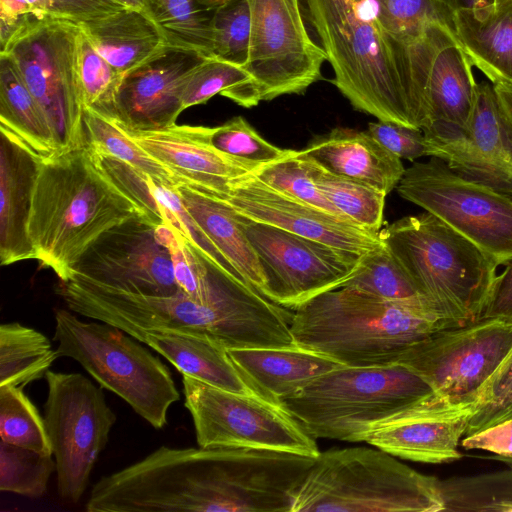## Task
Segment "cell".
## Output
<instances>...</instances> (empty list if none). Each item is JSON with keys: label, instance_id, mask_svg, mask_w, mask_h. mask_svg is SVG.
<instances>
[{"label": "cell", "instance_id": "obj_1", "mask_svg": "<svg viewBox=\"0 0 512 512\" xmlns=\"http://www.w3.org/2000/svg\"><path fill=\"white\" fill-rule=\"evenodd\" d=\"M70 311L121 330H171L209 339L227 350L295 347L281 306L237 280L207 302L184 294L147 296L73 277L56 286Z\"/></svg>", "mask_w": 512, "mask_h": 512}, {"label": "cell", "instance_id": "obj_2", "mask_svg": "<svg viewBox=\"0 0 512 512\" xmlns=\"http://www.w3.org/2000/svg\"><path fill=\"white\" fill-rule=\"evenodd\" d=\"M307 21L331 65L333 84L357 111L422 129L428 106L411 45L391 37L369 0H302Z\"/></svg>", "mask_w": 512, "mask_h": 512}, {"label": "cell", "instance_id": "obj_3", "mask_svg": "<svg viewBox=\"0 0 512 512\" xmlns=\"http://www.w3.org/2000/svg\"><path fill=\"white\" fill-rule=\"evenodd\" d=\"M137 216L146 217L103 171L87 145L45 158L28 222L35 260L67 282L100 236Z\"/></svg>", "mask_w": 512, "mask_h": 512}, {"label": "cell", "instance_id": "obj_4", "mask_svg": "<svg viewBox=\"0 0 512 512\" xmlns=\"http://www.w3.org/2000/svg\"><path fill=\"white\" fill-rule=\"evenodd\" d=\"M294 310L290 329L298 347L354 367L397 363L416 343L461 326L428 308L348 287L321 293Z\"/></svg>", "mask_w": 512, "mask_h": 512}, {"label": "cell", "instance_id": "obj_5", "mask_svg": "<svg viewBox=\"0 0 512 512\" xmlns=\"http://www.w3.org/2000/svg\"><path fill=\"white\" fill-rule=\"evenodd\" d=\"M381 242L419 293L457 325L480 319L497 276V261L429 212L379 231Z\"/></svg>", "mask_w": 512, "mask_h": 512}, {"label": "cell", "instance_id": "obj_6", "mask_svg": "<svg viewBox=\"0 0 512 512\" xmlns=\"http://www.w3.org/2000/svg\"><path fill=\"white\" fill-rule=\"evenodd\" d=\"M434 393L400 363L342 365L282 398L279 405L315 439L362 442L371 430Z\"/></svg>", "mask_w": 512, "mask_h": 512}, {"label": "cell", "instance_id": "obj_7", "mask_svg": "<svg viewBox=\"0 0 512 512\" xmlns=\"http://www.w3.org/2000/svg\"><path fill=\"white\" fill-rule=\"evenodd\" d=\"M438 482L379 448L331 449L315 458L291 512H440Z\"/></svg>", "mask_w": 512, "mask_h": 512}, {"label": "cell", "instance_id": "obj_8", "mask_svg": "<svg viewBox=\"0 0 512 512\" xmlns=\"http://www.w3.org/2000/svg\"><path fill=\"white\" fill-rule=\"evenodd\" d=\"M58 357L77 361L156 429L167 424L180 394L167 366L137 339L102 321H82L65 309L54 314Z\"/></svg>", "mask_w": 512, "mask_h": 512}, {"label": "cell", "instance_id": "obj_9", "mask_svg": "<svg viewBox=\"0 0 512 512\" xmlns=\"http://www.w3.org/2000/svg\"><path fill=\"white\" fill-rule=\"evenodd\" d=\"M81 31L78 23L49 18L20 32L0 52L15 62L51 127L59 153L86 145L78 75Z\"/></svg>", "mask_w": 512, "mask_h": 512}, {"label": "cell", "instance_id": "obj_10", "mask_svg": "<svg viewBox=\"0 0 512 512\" xmlns=\"http://www.w3.org/2000/svg\"><path fill=\"white\" fill-rule=\"evenodd\" d=\"M396 188L403 199L445 222L499 266L512 260V196L459 175L436 157L405 169Z\"/></svg>", "mask_w": 512, "mask_h": 512}, {"label": "cell", "instance_id": "obj_11", "mask_svg": "<svg viewBox=\"0 0 512 512\" xmlns=\"http://www.w3.org/2000/svg\"><path fill=\"white\" fill-rule=\"evenodd\" d=\"M44 422L55 457L59 497L77 503L105 448L116 415L101 386L80 373L45 374Z\"/></svg>", "mask_w": 512, "mask_h": 512}, {"label": "cell", "instance_id": "obj_12", "mask_svg": "<svg viewBox=\"0 0 512 512\" xmlns=\"http://www.w3.org/2000/svg\"><path fill=\"white\" fill-rule=\"evenodd\" d=\"M185 406L200 447H249L317 457L315 438L280 405L182 375Z\"/></svg>", "mask_w": 512, "mask_h": 512}, {"label": "cell", "instance_id": "obj_13", "mask_svg": "<svg viewBox=\"0 0 512 512\" xmlns=\"http://www.w3.org/2000/svg\"><path fill=\"white\" fill-rule=\"evenodd\" d=\"M512 348V321L480 319L444 329L408 348L398 359L435 394L455 404L475 405Z\"/></svg>", "mask_w": 512, "mask_h": 512}, {"label": "cell", "instance_id": "obj_14", "mask_svg": "<svg viewBox=\"0 0 512 512\" xmlns=\"http://www.w3.org/2000/svg\"><path fill=\"white\" fill-rule=\"evenodd\" d=\"M251 14L245 65L261 101L302 94L321 77L326 60L306 25L302 0H248Z\"/></svg>", "mask_w": 512, "mask_h": 512}, {"label": "cell", "instance_id": "obj_15", "mask_svg": "<svg viewBox=\"0 0 512 512\" xmlns=\"http://www.w3.org/2000/svg\"><path fill=\"white\" fill-rule=\"evenodd\" d=\"M235 214L258 258L263 296L279 306L296 309L357 269L361 255Z\"/></svg>", "mask_w": 512, "mask_h": 512}, {"label": "cell", "instance_id": "obj_16", "mask_svg": "<svg viewBox=\"0 0 512 512\" xmlns=\"http://www.w3.org/2000/svg\"><path fill=\"white\" fill-rule=\"evenodd\" d=\"M427 154L453 171L512 196V135L493 83L476 86L467 128L433 122L422 129Z\"/></svg>", "mask_w": 512, "mask_h": 512}, {"label": "cell", "instance_id": "obj_17", "mask_svg": "<svg viewBox=\"0 0 512 512\" xmlns=\"http://www.w3.org/2000/svg\"><path fill=\"white\" fill-rule=\"evenodd\" d=\"M73 277L147 296L182 294L169 252L157 240L155 226L144 216L100 236L75 264Z\"/></svg>", "mask_w": 512, "mask_h": 512}, {"label": "cell", "instance_id": "obj_18", "mask_svg": "<svg viewBox=\"0 0 512 512\" xmlns=\"http://www.w3.org/2000/svg\"><path fill=\"white\" fill-rule=\"evenodd\" d=\"M208 194L243 217L358 255L382 244L379 232L288 196L253 173L233 179L223 190Z\"/></svg>", "mask_w": 512, "mask_h": 512}, {"label": "cell", "instance_id": "obj_19", "mask_svg": "<svg viewBox=\"0 0 512 512\" xmlns=\"http://www.w3.org/2000/svg\"><path fill=\"white\" fill-rule=\"evenodd\" d=\"M207 57L166 46L127 72L118 88L110 118L130 131H155L176 125L185 110L183 94L189 76Z\"/></svg>", "mask_w": 512, "mask_h": 512}, {"label": "cell", "instance_id": "obj_20", "mask_svg": "<svg viewBox=\"0 0 512 512\" xmlns=\"http://www.w3.org/2000/svg\"><path fill=\"white\" fill-rule=\"evenodd\" d=\"M475 405L455 404L437 394L371 430L363 439L410 461L441 464L462 457L458 450Z\"/></svg>", "mask_w": 512, "mask_h": 512}, {"label": "cell", "instance_id": "obj_21", "mask_svg": "<svg viewBox=\"0 0 512 512\" xmlns=\"http://www.w3.org/2000/svg\"><path fill=\"white\" fill-rule=\"evenodd\" d=\"M411 54L428 106L426 126L446 122L466 129L477 83L473 65L454 34L441 25H431L411 45Z\"/></svg>", "mask_w": 512, "mask_h": 512}, {"label": "cell", "instance_id": "obj_22", "mask_svg": "<svg viewBox=\"0 0 512 512\" xmlns=\"http://www.w3.org/2000/svg\"><path fill=\"white\" fill-rule=\"evenodd\" d=\"M116 125L161 163L179 184L206 193H217L229 181L258 168L212 147L204 137L203 126L174 125L155 131H130Z\"/></svg>", "mask_w": 512, "mask_h": 512}, {"label": "cell", "instance_id": "obj_23", "mask_svg": "<svg viewBox=\"0 0 512 512\" xmlns=\"http://www.w3.org/2000/svg\"><path fill=\"white\" fill-rule=\"evenodd\" d=\"M43 158L0 126V261L7 266L35 260L28 222Z\"/></svg>", "mask_w": 512, "mask_h": 512}, {"label": "cell", "instance_id": "obj_24", "mask_svg": "<svg viewBox=\"0 0 512 512\" xmlns=\"http://www.w3.org/2000/svg\"><path fill=\"white\" fill-rule=\"evenodd\" d=\"M92 152L103 171L142 210L153 226L157 227L161 224L172 226L212 265L226 275L246 284L190 215L177 190V185L161 183L121 160Z\"/></svg>", "mask_w": 512, "mask_h": 512}, {"label": "cell", "instance_id": "obj_25", "mask_svg": "<svg viewBox=\"0 0 512 512\" xmlns=\"http://www.w3.org/2000/svg\"><path fill=\"white\" fill-rule=\"evenodd\" d=\"M305 154L323 169L370 186L386 196L405 173L399 157L381 145L368 131L337 127L317 136Z\"/></svg>", "mask_w": 512, "mask_h": 512}, {"label": "cell", "instance_id": "obj_26", "mask_svg": "<svg viewBox=\"0 0 512 512\" xmlns=\"http://www.w3.org/2000/svg\"><path fill=\"white\" fill-rule=\"evenodd\" d=\"M248 387L259 397L279 401L304 388L318 376L342 366L321 354L295 347L228 350Z\"/></svg>", "mask_w": 512, "mask_h": 512}, {"label": "cell", "instance_id": "obj_27", "mask_svg": "<svg viewBox=\"0 0 512 512\" xmlns=\"http://www.w3.org/2000/svg\"><path fill=\"white\" fill-rule=\"evenodd\" d=\"M123 331L158 352L182 375L224 390L255 394L237 371L228 350L209 339L171 330L128 327Z\"/></svg>", "mask_w": 512, "mask_h": 512}, {"label": "cell", "instance_id": "obj_28", "mask_svg": "<svg viewBox=\"0 0 512 512\" xmlns=\"http://www.w3.org/2000/svg\"><path fill=\"white\" fill-rule=\"evenodd\" d=\"M454 36L472 65L495 85L512 88V0L454 15Z\"/></svg>", "mask_w": 512, "mask_h": 512}, {"label": "cell", "instance_id": "obj_29", "mask_svg": "<svg viewBox=\"0 0 512 512\" xmlns=\"http://www.w3.org/2000/svg\"><path fill=\"white\" fill-rule=\"evenodd\" d=\"M94 48L123 76L168 46L162 32L142 10H121L79 23Z\"/></svg>", "mask_w": 512, "mask_h": 512}, {"label": "cell", "instance_id": "obj_30", "mask_svg": "<svg viewBox=\"0 0 512 512\" xmlns=\"http://www.w3.org/2000/svg\"><path fill=\"white\" fill-rule=\"evenodd\" d=\"M177 190L184 206L204 233L245 283L263 296L262 270L235 212L220 199L198 189L179 184Z\"/></svg>", "mask_w": 512, "mask_h": 512}, {"label": "cell", "instance_id": "obj_31", "mask_svg": "<svg viewBox=\"0 0 512 512\" xmlns=\"http://www.w3.org/2000/svg\"><path fill=\"white\" fill-rule=\"evenodd\" d=\"M0 126L22 139L43 159L59 153L42 109L7 53H0Z\"/></svg>", "mask_w": 512, "mask_h": 512}, {"label": "cell", "instance_id": "obj_32", "mask_svg": "<svg viewBox=\"0 0 512 512\" xmlns=\"http://www.w3.org/2000/svg\"><path fill=\"white\" fill-rule=\"evenodd\" d=\"M59 358L41 332L18 322L0 326V386L24 387L45 376Z\"/></svg>", "mask_w": 512, "mask_h": 512}, {"label": "cell", "instance_id": "obj_33", "mask_svg": "<svg viewBox=\"0 0 512 512\" xmlns=\"http://www.w3.org/2000/svg\"><path fill=\"white\" fill-rule=\"evenodd\" d=\"M216 6L208 0H149L148 14L168 46L213 53V17Z\"/></svg>", "mask_w": 512, "mask_h": 512}, {"label": "cell", "instance_id": "obj_34", "mask_svg": "<svg viewBox=\"0 0 512 512\" xmlns=\"http://www.w3.org/2000/svg\"><path fill=\"white\" fill-rule=\"evenodd\" d=\"M341 287L355 289L388 301L422 306L438 313L419 293L405 270L383 243L360 256L357 269Z\"/></svg>", "mask_w": 512, "mask_h": 512}, {"label": "cell", "instance_id": "obj_35", "mask_svg": "<svg viewBox=\"0 0 512 512\" xmlns=\"http://www.w3.org/2000/svg\"><path fill=\"white\" fill-rule=\"evenodd\" d=\"M444 511L512 512V467L439 479Z\"/></svg>", "mask_w": 512, "mask_h": 512}, {"label": "cell", "instance_id": "obj_36", "mask_svg": "<svg viewBox=\"0 0 512 512\" xmlns=\"http://www.w3.org/2000/svg\"><path fill=\"white\" fill-rule=\"evenodd\" d=\"M216 94L245 108L261 102L253 79L244 67L207 57L188 78L183 94L184 109L203 104Z\"/></svg>", "mask_w": 512, "mask_h": 512}, {"label": "cell", "instance_id": "obj_37", "mask_svg": "<svg viewBox=\"0 0 512 512\" xmlns=\"http://www.w3.org/2000/svg\"><path fill=\"white\" fill-rule=\"evenodd\" d=\"M309 162L315 184L339 213L360 227L374 232L381 230L386 198L384 193L333 174L310 158Z\"/></svg>", "mask_w": 512, "mask_h": 512}, {"label": "cell", "instance_id": "obj_38", "mask_svg": "<svg viewBox=\"0 0 512 512\" xmlns=\"http://www.w3.org/2000/svg\"><path fill=\"white\" fill-rule=\"evenodd\" d=\"M86 145L94 152L121 160L167 185H179L157 160L130 139L111 119L84 108Z\"/></svg>", "mask_w": 512, "mask_h": 512}, {"label": "cell", "instance_id": "obj_39", "mask_svg": "<svg viewBox=\"0 0 512 512\" xmlns=\"http://www.w3.org/2000/svg\"><path fill=\"white\" fill-rule=\"evenodd\" d=\"M383 29L395 40L412 45L431 25L453 34L454 15L436 0H369Z\"/></svg>", "mask_w": 512, "mask_h": 512}, {"label": "cell", "instance_id": "obj_40", "mask_svg": "<svg viewBox=\"0 0 512 512\" xmlns=\"http://www.w3.org/2000/svg\"><path fill=\"white\" fill-rule=\"evenodd\" d=\"M0 437L6 443L53 455L44 418L23 387L0 386Z\"/></svg>", "mask_w": 512, "mask_h": 512}, {"label": "cell", "instance_id": "obj_41", "mask_svg": "<svg viewBox=\"0 0 512 512\" xmlns=\"http://www.w3.org/2000/svg\"><path fill=\"white\" fill-rule=\"evenodd\" d=\"M56 470L52 455L0 440V490L38 498Z\"/></svg>", "mask_w": 512, "mask_h": 512}, {"label": "cell", "instance_id": "obj_42", "mask_svg": "<svg viewBox=\"0 0 512 512\" xmlns=\"http://www.w3.org/2000/svg\"><path fill=\"white\" fill-rule=\"evenodd\" d=\"M253 174L288 196L347 219L335 209L315 184L310 172L309 158L303 150H290L284 157L259 166Z\"/></svg>", "mask_w": 512, "mask_h": 512}, {"label": "cell", "instance_id": "obj_43", "mask_svg": "<svg viewBox=\"0 0 512 512\" xmlns=\"http://www.w3.org/2000/svg\"><path fill=\"white\" fill-rule=\"evenodd\" d=\"M78 75L84 107L111 117L123 75L98 53L83 31L79 39Z\"/></svg>", "mask_w": 512, "mask_h": 512}, {"label": "cell", "instance_id": "obj_44", "mask_svg": "<svg viewBox=\"0 0 512 512\" xmlns=\"http://www.w3.org/2000/svg\"><path fill=\"white\" fill-rule=\"evenodd\" d=\"M204 137L216 150L257 167L278 160L291 150L269 143L241 116L217 127H204Z\"/></svg>", "mask_w": 512, "mask_h": 512}, {"label": "cell", "instance_id": "obj_45", "mask_svg": "<svg viewBox=\"0 0 512 512\" xmlns=\"http://www.w3.org/2000/svg\"><path fill=\"white\" fill-rule=\"evenodd\" d=\"M251 14L248 0H228L213 17L212 57L245 67L250 48Z\"/></svg>", "mask_w": 512, "mask_h": 512}, {"label": "cell", "instance_id": "obj_46", "mask_svg": "<svg viewBox=\"0 0 512 512\" xmlns=\"http://www.w3.org/2000/svg\"><path fill=\"white\" fill-rule=\"evenodd\" d=\"M512 419V348L483 387L465 436Z\"/></svg>", "mask_w": 512, "mask_h": 512}, {"label": "cell", "instance_id": "obj_47", "mask_svg": "<svg viewBox=\"0 0 512 512\" xmlns=\"http://www.w3.org/2000/svg\"><path fill=\"white\" fill-rule=\"evenodd\" d=\"M49 18H56L50 0H0V52L20 32Z\"/></svg>", "mask_w": 512, "mask_h": 512}, {"label": "cell", "instance_id": "obj_48", "mask_svg": "<svg viewBox=\"0 0 512 512\" xmlns=\"http://www.w3.org/2000/svg\"><path fill=\"white\" fill-rule=\"evenodd\" d=\"M381 145L400 159L414 161L427 155L424 133L392 122H370L367 130Z\"/></svg>", "mask_w": 512, "mask_h": 512}, {"label": "cell", "instance_id": "obj_49", "mask_svg": "<svg viewBox=\"0 0 512 512\" xmlns=\"http://www.w3.org/2000/svg\"><path fill=\"white\" fill-rule=\"evenodd\" d=\"M56 18L82 23L125 8L115 0H50Z\"/></svg>", "mask_w": 512, "mask_h": 512}, {"label": "cell", "instance_id": "obj_50", "mask_svg": "<svg viewBox=\"0 0 512 512\" xmlns=\"http://www.w3.org/2000/svg\"><path fill=\"white\" fill-rule=\"evenodd\" d=\"M461 445L467 450L478 449L497 456L512 457V419L464 436Z\"/></svg>", "mask_w": 512, "mask_h": 512}, {"label": "cell", "instance_id": "obj_51", "mask_svg": "<svg viewBox=\"0 0 512 512\" xmlns=\"http://www.w3.org/2000/svg\"><path fill=\"white\" fill-rule=\"evenodd\" d=\"M505 266L495 278L480 319L512 321V260Z\"/></svg>", "mask_w": 512, "mask_h": 512}, {"label": "cell", "instance_id": "obj_52", "mask_svg": "<svg viewBox=\"0 0 512 512\" xmlns=\"http://www.w3.org/2000/svg\"><path fill=\"white\" fill-rule=\"evenodd\" d=\"M443 8L455 15L461 10H475L489 7L496 3V0H436Z\"/></svg>", "mask_w": 512, "mask_h": 512}, {"label": "cell", "instance_id": "obj_53", "mask_svg": "<svg viewBox=\"0 0 512 512\" xmlns=\"http://www.w3.org/2000/svg\"><path fill=\"white\" fill-rule=\"evenodd\" d=\"M495 90L500 106L506 120L509 131L512 135V88L503 85H495Z\"/></svg>", "mask_w": 512, "mask_h": 512}, {"label": "cell", "instance_id": "obj_54", "mask_svg": "<svg viewBox=\"0 0 512 512\" xmlns=\"http://www.w3.org/2000/svg\"><path fill=\"white\" fill-rule=\"evenodd\" d=\"M125 8H133L148 13L149 0H115Z\"/></svg>", "mask_w": 512, "mask_h": 512}, {"label": "cell", "instance_id": "obj_55", "mask_svg": "<svg viewBox=\"0 0 512 512\" xmlns=\"http://www.w3.org/2000/svg\"><path fill=\"white\" fill-rule=\"evenodd\" d=\"M492 459L499 460L509 467H512V457H502L495 455Z\"/></svg>", "mask_w": 512, "mask_h": 512}, {"label": "cell", "instance_id": "obj_56", "mask_svg": "<svg viewBox=\"0 0 512 512\" xmlns=\"http://www.w3.org/2000/svg\"><path fill=\"white\" fill-rule=\"evenodd\" d=\"M208 1L211 2L212 4L216 5V6H220V5H222L223 3H225L228 0H208Z\"/></svg>", "mask_w": 512, "mask_h": 512}, {"label": "cell", "instance_id": "obj_57", "mask_svg": "<svg viewBox=\"0 0 512 512\" xmlns=\"http://www.w3.org/2000/svg\"><path fill=\"white\" fill-rule=\"evenodd\" d=\"M501 1H503V0H496V3H497V2H501Z\"/></svg>", "mask_w": 512, "mask_h": 512}]
</instances>
